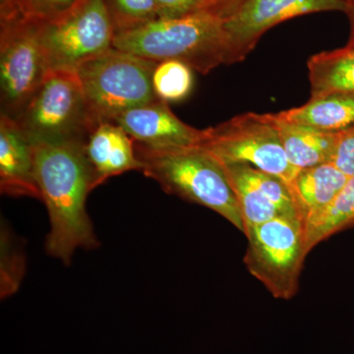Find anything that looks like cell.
Segmentation results:
<instances>
[{"instance_id": "20", "label": "cell", "mask_w": 354, "mask_h": 354, "mask_svg": "<svg viewBox=\"0 0 354 354\" xmlns=\"http://www.w3.org/2000/svg\"><path fill=\"white\" fill-rule=\"evenodd\" d=\"M192 70L178 60L158 62L152 80L156 95L167 102L183 101L192 90Z\"/></svg>"}, {"instance_id": "18", "label": "cell", "mask_w": 354, "mask_h": 354, "mask_svg": "<svg viewBox=\"0 0 354 354\" xmlns=\"http://www.w3.org/2000/svg\"><path fill=\"white\" fill-rule=\"evenodd\" d=\"M354 225V176L327 208L312 216L304 223L305 246L307 253L320 242L344 228Z\"/></svg>"}, {"instance_id": "15", "label": "cell", "mask_w": 354, "mask_h": 354, "mask_svg": "<svg viewBox=\"0 0 354 354\" xmlns=\"http://www.w3.org/2000/svg\"><path fill=\"white\" fill-rule=\"evenodd\" d=\"M270 115L278 129L286 157L295 169H308L332 162L339 131H322L286 122L274 113Z\"/></svg>"}, {"instance_id": "3", "label": "cell", "mask_w": 354, "mask_h": 354, "mask_svg": "<svg viewBox=\"0 0 354 354\" xmlns=\"http://www.w3.org/2000/svg\"><path fill=\"white\" fill-rule=\"evenodd\" d=\"M113 48L157 62L178 60L202 74L227 64L228 53L223 19L209 11L120 32Z\"/></svg>"}, {"instance_id": "17", "label": "cell", "mask_w": 354, "mask_h": 354, "mask_svg": "<svg viewBox=\"0 0 354 354\" xmlns=\"http://www.w3.org/2000/svg\"><path fill=\"white\" fill-rule=\"evenodd\" d=\"M311 97L354 95V46L323 51L309 58Z\"/></svg>"}, {"instance_id": "1", "label": "cell", "mask_w": 354, "mask_h": 354, "mask_svg": "<svg viewBox=\"0 0 354 354\" xmlns=\"http://www.w3.org/2000/svg\"><path fill=\"white\" fill-rule=\"evenodd\" d=\"M84 144H32L35 176L50 216L46 250L65 265L71 262L77 249L99 246L86 209V200L95 189V181Z\"/></svg>"}, {"instance_id": "23", "label": "cell", "mask_w": 354, "mask_h": 354, "mask_svg": "<svg viewBox=\"0 0 354 354\" xmlns=\"http://www.w3.org/2000/svg\"><path fill=\"white\" fill-rule=\"evenodd\" d=\"M84 0H17L16 11L17 17L36 21V22L53 23L64 19L81 6Z\"/></svg>"}, {"instance_id": "6", "label": "cell", "mask_w": 354, "mask_h": 354, "mask_svg": "<svg viewBox=\"0 0 354 354\" xmlns=\"http://www.w3.org/2000/svg\"><path fill=\"white\" fill-rule=\"evenodd\" d=\"M244 264L277 299L297 295L307 256L304 227L297 218L279 216L247 228Z\"/></svg>"}, {"instance_id": "8", "label": "cell", "mask_w": 354, "mask_h": 354, "mask_svg": "<svg viewBox=\"0 0 354 354\" xmlns=\"http://www.w3.org/2000/svg\"><path fill=\"white\" fill-rule=\"evenodd\" d=\"M0 25L1 114L16 120L43 83L50 65L41 41V23L16 17Z\"/></svg>"}, {"instance_id": "22", "label": "cell", "mask_w": 354, "mask_h": 354, "mask_svg": "<svg viewBox=\"0 0 354 354\" xmlns=\"http://www.w3.org/2000/svg\"><path fill=\"white\" fill-rule=\"evenodd\" d=\"M0 252V293L1 298H6L19 288L24 277L25 259L8 230L4 227H1Z\"/></svg>"}, {"instance_id": "12", "label": "cell", "mask_w": 354, "mask_h": 354, "mask_svg": "<svg viewBox=\"0 0 354 354\" xmlns=\"http://www.w3.org/2000/svg\"><path fill=\"white\" fill-rule=\"evenodd\" d=\"M0 190L8 196L41 199L32 143L17 121L6 114L0 115Z\"/></svg>"}, {"instance_id": "27", "label": "cell", "mask_w": 354, "mask_h": 354, "mask_svg": "<svg viewBox=\"0 0 354 354\" xmlns=\"http://www.w3.org/2000/svg\"><path fill=\"white\" fill-rule=\"evenodd\" d=\"M17 0H0V21H7L17 17L16 11Z\"/></svg>"}, {"instance_id": "19", "label": "cell", "mask_w": 354, "mask_h": 354, "mask_svg": "<svg viewBox=\"0 0 354 354\" xmlns=\"http://www.w3.org/2000/svg\"><path fill=\"white\" fill-rule=\"evenodd\" d=\"M223 165L236 195L245 232L247 228L253 225H260L279 216H286L262 191L247 180L236 165Z\"/></svg>"}, {"instance_id": "21", "label": "cell", "mask_w": 354, "mask_h": 354, "mask_svg": "<svg viewBox=\"0 0 354 354\" xmlns=\"http://www.w3.org/2000/svg\"><path fill=\"white\" fill-rule=\"evenodd\" d=\"M104 3L115 35L158 19L155 0H104Z\"/></svg>"}, {"instance_id": "13", "label": "cell", "mask_w": 354, "mask_h": 354, "mask_svg": "<svg viewBox=\"0 0 354 354\" xmlns=\"http://www.w3.org/2000/svg\"><path fill=\"white\" fill-rule=\"evenodd\" d=\"M84 150L94 172L95 187L111 177L142 171L134 140L116 123L104 121L93 128Z\"/></svg>"}, {"instance_id": "4", "label": "cell", "mask_w": 354, "mask_h": 354, "mask_svg": "<svg viewBox=\"0 0 354 354\" xmlns=\"http://www.w3.org/2000/svg\"><path fill=\"white\" fill-rule=\"evenodd\" d=\"M157 64L111 48L79 65L77 75L94 120L114 122L130 109L158 100L152 81Z\"/></svg>"}, {"instance_id": "28", "label": "cell", "mask_w": 354, "mask_h": 354, "mask_svg": "<svg viewBox=\"0 0 354 354\" xmlns=\"http://www.w3.org/2000/svg\"><path fill=\"white\" fill-rule=\"evenodd\" d=\"M346 15L351 25V36H349L348 46H354V0H346Z\"/></svg>"}, {"instance_id": "16", "label": "cell", "mask_w": 354, "mask_h": 354, "mask_svg": "<svg viewBox=\"0 0 354 354\" xmlns=\"http://www.w3.org/2000/svg\"><path fill=\"white\" fill-rule=\"evenodd\" d=\"M274 114L279 120L293 124L322 131H342L354 127V95L311 97L304 106Z\"/></svg>"}, {"instance_id": "2", "label": "cell", "mask_w": 354, "mask_h": 354, "mask_svg": "<svg viewBox=\"0 0 354 354\" xmlns=\"http://www.w3.org/2000/svg\"><path fill=\"white\" fill-rule=\"evenodd\" d=\"M142 172L169 194L206 207L245 232L236 195L223 165L202 146L150 148L135 142Z\"/></svg>"}, {"instance_id": "11", "label": "cell", "mask_w": 354, "mask_h": 354, "mask_svg": "<svg viewBox=\"0 0 354 354\" xmlns=\"http://www.w3.org/2000/svg\"><path fill=\"white\" fill-rule=\"evenodd\" d=\"M120 125L136 143L150 148L199 146L204 129L186 124L172 113L169 102L158 99L118 116Z\"/></svg>"}, {"instance_id": "10", "label": "cell", "mask_w": 354, "mask_h": 354, "mask_svg": "<svg viewBox=\"0 0 354 354\" xmlns=\"http://www.w3.org/2000/svg\"><path fill=\"white\" fill-rule=\"evenodd\" d=\"M346 0H244L223 19L227 38V64L245 59L271 28L307 14L344 11Z\"/></svg>"}, {"instance_id": "9", "label": "cell", "mask_w": 354, "mask_h": 354, "mask_svg": "<svg viewBox=\"0 0 354 354\" xmlns=\"http://www.w3.org/2000/svg\"><path fill=\"white\" fill-rule=\"evenodd\" d=\"M114 36L104 0H84L64 19L41 23V41L50 70H76L113 48Z\"/></svg>"}, {"instance_id": "26", "label": "cell", "mask_w": 354, "mask_h": 354, "mask_svg": "<svg viewBox=\"0 0 354 354\" xmlns=\"http://www.w3.org/2000/svg\"><path fill=\"white\" fill-rule=\"evenodd\" d=\"M244 0H211V12L225 19L241 6Z\"/></svg>"}, {"instance_id": "14", "label": "cell", "mask_w": 354, "mask_h": 354, "mask_svg": "<svg viewBox=\"0 0 354 354\" xmlns=\"http://www.w3.org/2000/svg\"><path fill=\"white\" fill-rule=\"evenodd\" d=\"M348 179L332 162L299 169L288 188L302 223L327 208Z\"/></svg>"}, {"instance_id": "25", "label": "cell", "mask_w": 354, "mask_h": 354, "mask_svg": "<svg viewBox=\"0 0 354 354\" xmlns=\"http://www.w3.org/2000/svg\"><path fill=\"white\" fill-rule=\"evenodd\" d=\"M332 164L348 177L354 176V127L339 132Z\"/></svg>"}, {"instance_id": "24", "label": "cell", "mask_w": 354, "mask_h": 354, "mask_svg": "<svg viewBox=\"0 0 354 354\" xmlns=\"http://www.w3.org/2000/svg\"><path fill=\"white\" fill-rule=\"evenodd\" d=\"M158 19H178L204 11L211 12V0H155Z\"/></svg>"}, {"instance_id": "7", "label": "cell", "mask_w": 354, "mask_h": 354, "mask_svg": "<svg viewBox=\"0 0 354 354\" xmlns=\"http://www.w3.org/2000/svg\"><path fill=\"white\" fill-rule=\"evenodd\" d=\"M200 146L221 165H249L286 184L299 169L290 164L270 113H247L204 129Z\"/></svg>"}, {"instance_id": "5", "label": "cell", "mask_w": 354, "mask_h": 354, "mask_svg": "<svg viewBox=\"0 0 354 354\" xmlns=\"http://www.w3.org/2000/svg\"><path fill=\"white\" fill-rule=\"evenodd\" d=\"M32 144L85 143L97 122L88 109L76 70L48 71L15 120Z\"/></svg>"}]
</instances>
